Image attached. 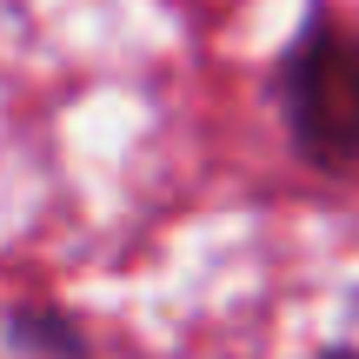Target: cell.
Returning <instances> with one entry per match:
<instances>
[{"label":"cell","instance_id":"3957f363","mask_svg":"<svg viewBox=\"0 0 359 359\" xmlns=\"http://www.w3.org/2000/svg\"><path fill=\"white\" fill-rule=\"evenodd\" d=\"M313 359H359V346H326V353H313Z\"/></svg>","mask_w":359,"mask_h":359},{"label":"cell","instance_id":"7a4b0ae2","mask_svg":"<svg viewBox=\"0 0 359 359\" xmlns=\"http://www.w3.org/2000/svg\"><path fill=\"white\" fill-rule=\"evenodd\" d=\"M0 339H7V353H20V359H93L87 326H80L67 306H34V299L0 320Z\"/></svg>","mask_w":359,"mask_h":359},{"label":"cell","instance_id":"6da1fadb","mask_svg":"<svg viewBox=\"0 0 359 359\" xmlns=\"http://www.w3.org/2000/svg\"><path fill=\"white\" fill-rule=\"evenodd\" d=\"M286 140L313 173L359 187V27L339 7L313 0L273 67Z\"/></svg>","mask_w":359,"mask_h":359}]
</instances>
